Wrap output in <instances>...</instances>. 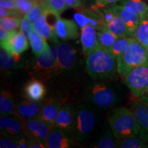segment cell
I'll return each instance as SVG.
<instances>
[{
	"mask_svg": "<svg viewBox=\"0 0 148 148\" xmlns=\"http://www.w3.org/2000/svg\"><path fill=\"white\" fill-rule=\"evenodd\" d=\"M0 147L1 148H16L17 145L15 140L4 136L0 138Z\"/></svg>",
	"mask_w": 148,
	"mask_h": 148,
	"instance_id": "37",
	"label": "cell"
},
{
	"mask_svg": "<svg viewBox=\"0 0 148 148\" xmlns=\"http://www.w3.org/2000/svg\"><path fill=\"white\" fill-rule=\"evenodd\" d=\"M21 15H11L0 18V24L8 31L16 30L20 26Z\"/></svg>",
	"mask_w": 148,
	"mask_h": 148,
	"instance_id": "32",
	"label": "cell"
},
{
	"mask_svg": "<svg viewBox=\"0 0 148 148\" xmlns=\"http://www.w3.org/2000/svg\"><path fill=\"white\" fill-rule=\"evenodd\" d=\"M133 39L132 37H128V36H123V37H119L116 39V40L114 42L113 45L111 47L110 49V51L111 53L116 58L119 57L121 54H123L127 49L128 48L130 44L131 41Z\"/></svg>",
	"mask_w": 148,
	"mask_h": 148,
	"instance_id": "29",
	"label": "cell"
},
{
	"mask_svg": "<svg viewBox=\"0 0 148 148\" xmlns=\"http://www.w3.org/2000/svg\"><path fill=\"white\" fill-rule=\"evenodd\" d=\"M143 95H144V96H145V97H148V88L147 89V90H146V92H145V94H144Z\"/></svg>",
	"mask_w": 148,
	"mask_h": 148,
	"instance_id": "48",
	"label": "cell"
},
{
	"mask_svg": "<svg viewBox=\"0 0 148 148\" xmlns=\"http://www.w3.org/2000/svg\"><path fill=\"white\" fill-rule=\"evenodd\" d=\"M114 135L108 127L98 136V138L90 145L95 148H115L116 147V140H114Z\"/></svg>",
	"mask_w": 148,
	"mask_h": 148,
	"instance_id": "23",
	"label": "cell"
},
{
	"mask_svg": "<svg viewBox=\"0 0 148 148\" xmlns=\"http://www.w3.org/2000/svg\"><path fill=\"white\" fill-rule=\"evenodd\" d=\"M19 31L21 33H23L27 38H29L32 32L34 31L33 23L27 18L23 17L21 20V24H20Z\"/></svg>",
	"mask_w": 148,
	"mask_h": 148,
	"instance_id": "35",
	"label": "cell"
},
{
	"mask_svg": "<svg viewBox=\"0 0 148 148\" xmlns=\"http://www.w3.org/2000/svg\"><path fill=\"white\" fill-rule=\"evenodd\" d=\"M116 147L121 148H144L148 147L147 141L140 137L120 138L116 140Z\"/></svg>",
	"mask_w": 148,
	"mask_h": 148,
	"instance_id": "30",
	"label": "cell"
},
{
	"mask_svg": "<svg viewBox=\"0 0 148 148\" xmlns=\"http://www.w3.org/2000/svg\"><path fill=\"white\" fill-rule=\"evenodd\" d=\"M76 118V108L69 104L62 106L59 111L54 125L69 133H73Z\"/></svg>",
	"mask_w": 148,
	"mask_h": 148,
	"instance_id": "15",
	"label": "cell"
},
{
	"mask_svg": "<svg viewBox=\"0 0 148 148\" xmlns=\"http://www.w3.org/2000/svg\"><path fill=\"white\" fill-rule=\"evenodd\" d=\"M11 15H21V14L16 10H9V9L2 8V7L0 8V18Z\"/></svg>",
	"mask_w": 148,
	"mask_h": 148,
	"instance_id": "39",
	"label": "cell"
},
{
	"mask_svg": "<svg viewBox=\"0 0 148 148\" xmlns=\"http://www.w3.org/2000/svg\"><path fill=\"white\" fill-rule=\"evenodd\" d=\"M0 7L16 10V2L15 0H0Z\"/></svg>",
	"mask_w": 148,
	"mask_h": 148,
	"instance_id": "38",
	"label": "cell"
},
{
	"mask_svg": "<svg viewBox=\"0 0 148 148\" xmlns=\"http://www.w3.org/2000/svg\"><path fill=\"white\" fill-rule=\"evenodd\" d=\"M29 40L32 49V52L36 56L44 52L49 47L47 41H46L47 39L37 34L35 31L32 32V34H30L29 37Z\"/></svg>",
	"mask_w": 148,
	"mask_h": 148,
	"instance_id": "26",
	"label": "cell"
},
{
	"mask_svg": "<svg viewBox=\"0 0 148 148\" xmlns=\"http://www.w3.org/2000/svg\"><path fill=\"white\" fill-rule=\"evenodd\" d=\"M118 38L119 37L116 35L106 29H100L97 32V40L99 45L108 51Z\"/></svg>",
	"mask_w": 148,
	"mask_h": 148,
	"instance_id": "28",
	"label": "cell"
},
{
	"mask_svg": "<svg viewBox=\"0 0 148 148\" xmlns=\"http://www.w3.org/2000/svg\"><path fill=\"white\" fill-rule=\"evenodd\" d=\"M73 145V138L71 133L53 125L46 140L48 148H69Z\"/></svg>",
	"mask_w": 148,
	"mask_h": 148,
	"instance_id": "12",
	"label": "cell"
},
{
	"mask_svg": "<svg viewBox=\"0 0 148 148\" xmlns=\"http://www.w3.org/2000/svg\"><path fill=\"white\" fill-rule=\"evenodd\" d=\"M34 69L47 74L58 71V51L55 46H49L47 49L37 56Z\"/></svg>",
	"mask_w": 148,
	"mask_h": 148,
	"instance_id": "8",
	"label": "cell"
},
{
	"mask_svg": "<svg viewBox=\"0 0 148 148\" xmlns=\"http://www.w3.org/2000/svg\"><path fill=\"white\" fill-rule=\"evenodd\" d=\"M27 38L23 33L18 31H11L7 40L1 43V47L12 55H21L28 49Z\"/></svg>",
	"mask_w": 148,
	"mask_h": 148,
	"instance_id": "11",
	"label": "cell"
},
{
	"mask_svg": "<svg viewBox=\"0 0 148 148\" xmlns=\"http://www.w3.org/2000/svg\"><path fill=\"white\" fill-rule=\"evenodd\" d=\"M124 82L134 97L143 96L148 88V62L130 71L124 77Z\"/></svg>",
	"mask_w": 148,
	"mask_h": 148,
	"instance_id": "6",
	"label": "cell"
},
{
	"mask_svg": "<svg viewBox=\"0 0 148 148\" xmlns=\"http://www.w3.org/2000/svg\"><path fill=\"white\" fill-rule=\"evenodd\" d=\"M110 129L116 139L138 137L139 128L136 116L125 107L114 109L108 118Z\"/></svg>",
	"mask_w": 148,
	"mask_h": 148,
	"instance_id": "2",
	"label": "cell"
},
{
	"mask_svg": "<svg viewBox=\"0 0 148 148\" xmlns=\"http://www.w3.org/2000/svg\"><path fill=\"white\" fill-rule=\"evenodd\" d=\"M35 1H38V2L41 3V4L45 7L46 10H48V8H49V3H50L51 0H35Z\"/></svg>",
	"mask_w": 148,
	"mask_h": 148,
	"instance_id": "45",
	"label": "cell"
},
{
	"mask_svg": "<svg viewBox=\"0 0 148 148\" xmlns=\"http://www.w3.org/2000/svg\"><path fill=\"white\" fill-rule=\"evenodd\" d=\"M45 10V8L41 3L35 1L34 6L29 10V12H27L26 14L24 15V17L27 18V19L33 23V22H34L36 19H38L40 17V16L41 15L42 12Z\"/></svg>",
	"mask_w": 148,
	"mask_h": 148,
	"instance_id": "33",
	"label": "cell"
},
{
	"mask_svg": "<svg viewBox=\"0 0 148 148\" xmlns=\"http://www.w3.org/2000/svg\"><path fill=\"white\" fill-rule=\"evenodd\" d=\"M13 95L8 90H2L0 94V112L1 115H10L15 110Z\"/></svg>",
	"mask_w": 148,
	"mask_h": 148,
	"instance_id": "25",
	"label": "cell"
},
{
	"mask_svg": "<svg viewBox=\"0 0 148 148\" xmlns=\"http://www.w3.org/2000/svg\"><path fill=\"white\" fill-rule=\"evenodd\" d=\"M138 99L140 101H141L142 103H144V104L146 105V106H148V97L143 95V96H141L140 98H138Z\"/></svg>",
	"mask_w": 148,
	"mask_h": 148,
	"instance_id": "46",
	"label": "cell"
},
{
	"mask_svg": "<svg viewBox=\"0 0 148 148\" xmlns=\"http://www.w3.org/2000/svg\"><path fill=\"white\" fill-rule=\"evenodd\" d=\"M58 16H60L51 10H45L38 19L33 22L34 31L45 39L56 44L58 40L55 33V24Z\"/></svg>",
	"mask_w": 148,
	"mask_h": 148,
	"instance_id": "7",
	"label": "cell"
},
{
	"mask_svg": "<svg viewBox=\"0 0 148 148\" xmlns=\"http://www.w3.org/2000/svg\"><path fill=\"white\" fill-rule=\"evenodd\" d=\"M43 103L41 101H32L26 97L18 103L16 108V113L23 120L37 117Z\"/></svg>",
	"mask_w": 148,
	"mask_h": 148,
	"instance_id": "18",
	"label": "cell"
},
{
	"mask_svg": "<svg viewBox=\"0 0 148 148\" xmlns=\"http://www.w3.org/2000/svg\"><path fill=\"white\" fill-rule=\"evenodd\" d=\"M11 31H8L4 27L0 25V42H4L10 36Z\"/></svg>",
	"mask_w": 148,
	"mask_h": 148,
	"instance_id": "44",
	"label": "cell"
},
{
	"mask_svg": "<svg viewBox=\"0 0 148 148\" xmlns=\"http://www.w3.org/2000/svg\"><path fill=\"white\" fill-rule=\"evenodd\" d=\"M95 1V0H82V1H84V2H88V1Z\"/></svg>",
	"mask_w": 148,
	"mask_h": 148,
	"instance_id": "49",
	"label": "cell"
},
{
	"mask_svg": "<svg viewBox=\"0 0 148 148\" xmlns=\"http://www.w3.org/2000/svg\"><path fill=\"white\" fill-rule=\"evenodd\" d=\"M35 3V0H29L26 1L16 2V10L22 16L26 14L32 8Z\"/></svg>",
	"mask_w": 148,
	"mask_h": 148,
	"instance_id": "36",
	"label": "cell"
},
{
	"mask_svg": "<svg viewBox=\"0 0 148 148\" xmlns=\"http://www.w3.org/2000/svg\"><path fill=\"white\" fill-rule=\"evenodd\" d=\"M134 38L144 47L148 44V18L140 20L135 32Z\"/></svg>",
	"mask_w": 148,
	"mask_h": 148,
	"instance_id": "31",
	"label": "cell"
},
{
	"mask_svg": "<svg viewBox=\"0 0 148 148\" xmlns=\"http://www.w3.org/2000/svg\"><path fill=\"white\" fill-rule=\"evenodd\" d=\"M104 29H108L110 32L116 35L118 37H132L127 25L122 21L121 18L117 15L114 18L113 20L108 23H105Z\"/></svg>",
	"mask_w": 148,
	"mask_h": 148,
	"instance_id": "24",
	"label": "cell"
},
{
	"mask_svg": "<svg viewBox=\"0 0 148 148\" xmlns=\"http://www.w3.org/2000/svg\"><path fill=\"white\" fill-rule=\"evenodd\" d=\"M89 102L94 106L103 109H108L119 103V92L110 83L102 80H96L87 90Z\"/></svg>",
	"mask_w": 148,
	"mask_h": 148,
	"instance_id": "4",
	"label": "cell"
},
{
	"mask_svg": "<svg viewBox=\"0 0 148 148\" xmlns=\"http://www.w3.org/2000/svg\"><path fill=\"white\" fill-rule=\"evenodd\" d=\"M67 8L65 0H51L48 10H50L57 15L60 16L61 13Z\"/></svg>",
	"mask_w": 148,
	"mask_h": 148,
	"instance_id": "34",
	"label": "cell"
},
{
	"mask_svg": "<svg viewBox=\"0 0 148 148\" xmlns=\"http://www.w3.org/2000/svg\"><path fill=\"white\" fill-rule=\"evenodd\" d=\"M0 128L5 136L16 140L24 133L23 123L18 118L10 115H1L0 117Z\"/></svg>",
	"mask_w": 148,
	"mask_h": 148,
	"instance_id": "14",
	"label": "cell"
},
{
	"mask_svg": "<svg viewBox=\"0 0 148 148\" xmlns=\"http://www.w3.org/2000/svg\"><path fill=\"white\" fill-rule=\"evenodd\" d=\"M58 71H69L74 69L77 63V52L73 47L66 42H58Z\"/></svg>",
	"mask_w": 148,
	"mask_h": 148,
	"instance_id": "10",
	"label": "cell"
},
{
	"mask_svg": "<svg viewBox=\"0 0 148 148\" xmlns=\"http://www.w3.org/2000/svg\"><path fill=\"white\" fill-rule=\"evenodd\" d=\"M16 2H21V1H29V0H15Z\"/></svg>",
	"mask_w": 148,
	"mask_h": 148,
	"instance_id": "47",
	"label": "cell"
},
{
	"mask_svg": "<svg viewBox=\"0 0 148 148\" xmlns=\"http://www.w3.org/2000/svg\"><path fill=\"white\" fill-rule=\"evenodd\" d=\"M99 123V115L88 103H82L76 108V118L73 134L75 140L84 142L95 130Z\"/></svg>",
	"mask_w": 148,
	"mask_h": 148,
	"instance_id": "3",
	"label": "cell"
},
{
	"mask_svg": "<svg viewBox=\"0 0 148 148\" xmlns=\"http://www.w3.org/2000/svg\"><path fill=\"white\" fill-rule=\"evenodd\" d=\"M51 127L40 118H32L26 120L24 125V133L29 139L38 140L46 143Z\"/></svg>",
	"mask_w": 148,
	"mask_h": 148,
	"instance_id": "9",
	"label": "cell"
},
{
	"mask_svg": "<svg viewBox=\"0 0 148 148\" xmlns=\"http://www.w3.org/2000/svg\"><path fill=\"white\" fill-rule=\"evenodd\" d=\"M131 110L134 114L138 123V137L148 142V106L138 99L132 105Z\"/></svg>",
	"mask_w": 148,
	"mask_h": 148,
	"instance_id": "17",
	"label": "cell"
},
{
	"mask_svg": "<svg viewBox=\"0 0 148 148\" xmlns=\"http://www.w3.org/2000/svg\"><path fill=\"white\" fill-rule=\"evenodd\" d=\"M80 42L82 51L84 54L88 55L90 52L99 47L97 40V32L96 28L88 24L81 28Z\"/></svg>",
	"mask_w": 148,
	"mask_h": 148,
	"instance_id": "19",
	"label": "cell"
},
{
	"mask_svg": "<svg viewBox=\"0 0 148 148\" xmlns=\"http://www.w3.org/2000/svg\"><path fill=\"white\" fill-rule=\"evenodd\" d=\"M78 25L75 21L58 16L55 24V33L63 40L76 39L79 36Z\"/></svg>",
	"mask_w": 148,
	"mask_h": 148,
	"instance_id": "16",
	"label": "cell"
},
{
	"mask_svg": "<svg viewBox=\"0 0 148 148\" xmlns=\"http://www.w3.org/2000/svg\"><path fill=\"white\" fill-rule=\"evenodd\" d=\"M62 106V102L57 100L48 101L46 103H44L38 117L52 127L54 125L56 119Z\"/></svg>",
	"mask_w": 148,
	"mask_h": 148,
	"instance_id": "20",
	"label": "cell"
},
{
	"mask_svg": "<svg viewBox=\"0 0 148 148\" xmlns=\"http://www.w3.org/2000/svg\"><path fill=\"white\" fill-rule=\"evenodd\" d=\"M86 70L95 80L111 78L117 71V60L110 51L99 46L87 55Z\"/></svg>",
	"mask_w": 148,
	"mask_h": 148,
	"instance_id": "1",
	"label": "cell"
},
{
	"mask_svg": "<svg viewBox=\"0 0 148 148\" xmlns=\"http://www.w3.org/2000/svg\"><path fill=\"white\" fill-rule=\"evenodd\" d=\"M119 4L133 9L140 19L148 18V5L142 0H121Z\"/></svg>",
	"mask_w": 148,
	"mask_h": 148,
	"instance_id": "27",
	"label": "cell"
},
{
	"mask_svg": "<svg viewBox=\"0 0 148 148\" xmlns=\"http://www.w3.org/2000/svg\"><path fill=\"white\" fill-rule=\"evenodd\" d=\"M116 15L121 18L127 25L131 36L134 38L135 32L140 21V17L135 11L129 7L122 5H114L110 6Z\"/></svg>",
	"mask_w": 148,
	"mask_h": 148,
	"instance_id": "13",
	"label": "cell"
},
{
	"mask_svg": "<svg viewBox=\"0 0 148 148\" xmlns=\"http://www.w3.org/2000/svg\"><path fill=\"white\" fill-rule=\"evenodd\" d=\"M26 62L21 58L20 55H12L5 49H0V67L1 70L16 69L25 65Z\"/></svg>",
	"mask_w": 148,
	"mask_h": 148,
	"instance_id": "21",
	"label": "cell"
},
{
	"mask_svg": "<svg viewBox=\"0 0 148 148\" xmlns=\"http://www.w3.org/2000/svg\"><path fill=\"white\" fill-rule=\"evenodd\" d=\"M16 145H17L18 148H27L29 147L28 145V139L26 138L23 135L21 136L16 138L15 140Z\"/></svg>",
	"mask_w": 148,
	"mask_h": 148,
	"instance_id": "41",
	"label": "cell"
},
{
	"mask_svg": "<svg viewBox=\"0 0 148 148\" xmlns=\"http://www.w3.org/2000/svg\"><path fill=\"white\" fill-rule=\"evenodd\" d=\"M121 0H95V5L98 8H103L109 4L120 1Z\"/></svg>",
	"mask_w": 148,
	"mask_h": 148,
	"instance_id": "42",
	"label": "cell"
},
{
	"mask_svg": "<svg viewBox=\"0 0 148 148\" xmlns=\"http://www.w3.org/2000/svg\"><path fill=\"white\" fill-rule=\"evenodd\" d=\"M148 62V51L137 40L133 38L128 48L117 58V73L124 79L136 66Z\"/></svg>",
	"mask_w": 148,
	"mask_h": 148,
	"instance_id": "5",
	"label": "cell"
},
{
	"mask_svg": "<svg viewBox=\"0 0 148 148\" xmlns=\"http://www.w3.org/2000/svg\"><path fill=\"white\" fill-rule=\"evenodd\" d=\"M67 8H77L82 5V0H65Z\"/></svg>",
	"mask_w": 148,
	"mask_h": 148,
	"instance_id": "43",
	"label": "cell"
},
{
	"mask_svg": "<svg viewBox=\"0 0 148 148\" xmlns=\"http://www.w3.org/2000/svg\"><path fill=\"white\" fill-rule=\"evenodd\" d=\"M145 49H147V51H148V44H147V45H146V46H145Z\"/></svg>",
	"mask_w": 148,
	"mask_h": 148,
	"instance_id": "50",
	"label": "cell"
},
{
	"mask_svg": "<svg viewBox=\"0 0 148 148\" xmlns=\"http://www.w3.org/2000/svg\"><path fill=\"white\" fill-rule=\"evenodd\" d=\"M28 139V145L29 148H45L47 147L46 143H42L38 140Z\"/></svg>",
	"mask_w": 148,
	"mask_h": 148,
	"instance_id": "40",
	"label": "cell"
},
{
	"mask_svg": "<svg viewBox=\"0 0 148 148\" xmlns=\"http://www.w3.org/2000/svg\"><path fill=\"white\" fill-rule=\"evenodd\" d=\"M24 91L25 97L32 101H41L46 94V88L41 81L32 79L25 86Z\"/></svg>",
	"mask_w": 148,
	"mask_h": 148,
	"instance_id": "22",
	"label": "cell"
}]
</instances>
